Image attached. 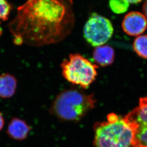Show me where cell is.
Returning a JSON list of instances; mask_svg holds the SVG:
<instances>
[{
    "label": "cell",
    "instance_id": "cell-9",
    "mask_svg": "<svg viewBox=\"0 0 147 147\" xmlns=\"http://www.w3.org/2000/svg\"><path fill=\"white\" fill-rule=\"evenodd\" d=\"M93 59L97 65L106 67L112 64L115 59V51L111 46L102 45L95 48L93 53Z\"/></svg>",
    "mask_w": 147,
    "mask_h": 147
},
{
    "label": "cell",
    "instance_id": "cell-16",
    "mask_svg": "<svg viewBox=\"0 0 147 147\" xmlns=\"http://www.w3.org/2000/svg\"><path fill=\"white\" fill-rule=\"evenodd\" d=\"M125 1H126L127 2H128L129 3H140L142 0H124Z\"/></svg>",
    "mask_w": 147,
    "mask_h": 147
},
{
    "label": "cell",
    "instance_id": "cell-11",
    "mask_svg": "<svg viewBox=\"0 0 147 147\" xmlns=\"http://www.w3.org/2000/svg\"><path fill=\"white\" fill-rule=\"evenodd\" d=\"M133 47L140 57L147 59V34L137 36L134 41Z\"/></svg>",
    "mask_w": 147,
    "mask_h": 147
},
{
    "label": "cell",
    "instance_id": "cell-3",
    "mask_svg": "<svg viewBox=\"0 0 147 147\" xmlns=\"http://www.w3.org/2000/svg\"><path fill=\"white\" fill-rule=\"evenodd\" d=\"M96 102L93 94L68 90L61 92L56 97L52 111L63 121H79L95 107Z\"/></svg>",
    "mask_w": 147,
    "mask_h": 147
},
{
    "label": "cell",
    "instance_id": "cell-10",
    "mask_svg": "<svg viewBox=\"0 0 147 147\" xmlns=\"http://www.w3.org/2000/svg\"><path fill=\"white\" fill-rule=\"evenodd\" d=\"M17 80L9 74L0 75V98H9L12 97L16 90Z\"/></svg>",
    "mask_w": 147,
    "mask_h": 147
},
{
    "label": "cell",
    "instance_id": "cell-7",
    "mask_svg": "<svg viewBox=\"0 0 147 147\" xmlns=\"http://www.w3.org/2000/svg\"><path fill=\"white\" fill-rule=\"evenodd\" d=\"M122 28L124 32L129 35H140L147 29V18L140 12H130L124 17Z\"/></svg>",
    "mask_w": 147,
    "mask_h": 147
},
{
    "label": "cell",
    "instance_id": "cell-15",
    "mask_svg": "<svg viewBox=\"0 0 147 147\" xmlns=\"http://www.w3.org/2000/svg\"><path fill=\"white\" fill-rule=\"evenodd\" d=\"M142 10H143V13H144L145 16L147 17V0L145 1L142 7Z\"/></svg>",
    "mask_w": 147,
    "mask_h": 147
},
{
    "label": "cell",
    "instance_id": "cell-5",
    "mask_svg": "<svg viewBox=\"0 0 147 147\" xmlns=\"http://www.w3.org/2000/svg\"><path fill=\"white\" fill-rule=\"evenodd\" d=\"M114 29L110 20L93 13L84 27V37L89 45L94 47L105 44L112 36Z\"/></svg>",
    "mask_w": 147,
    "mask_h": 147
},
{
    "label": "cell",
    "instance_id": "cell-12",
    "mask_svg": "<svg viewBox=\"0 0 147 147\" xmlns=\"http://www.w3.org/2000/svg\"><path fill=\"white\" fill-rule=\"evenodd\" d=\"M129 4L124 0H110L109 1L110 8L117 14L125 13L128 10Z\"/></svg>",
    "mask_w": 147,
    "mask_h": 147
},
{
    "label": "cell",
    "instance_id": "cell-8",
    "mask_svg": "<svg viewBox=\"0 0 147 147\" xmlns=\"http://www.w3.org/2000/svg\"><path fill=\"white\" fill-rule=\"evenodd\" d=\"M30 130V127L25 121L15 117L9 123L6 133L12 140L21 141L27 139Z\"/></svg>",
    "mask_w": 147,
    "mask_h": 147
},
{
    "label": "cell",
    "instance_id": "cell-1",
    "mask_svg": "<svg viewBox=\"0 0 147 147\" xmlns=\"http://www.w3.org/2000/svg\"><path fill=\"white\" fill-rule=\"evenodd\" d=\"M75 22L72 0H27L8 27L16 45L40 47L64 40Z\"/></svg>",
    "mask_w": 147,
    "mask_h": 147
},
{
    "label": "cell",
    "instance_id": "cell-14",
    "mask_svg": "<svg viewBox=\"0 0 147 147\" xmlns=\"http://www.w3.org/2000/svg\"><path fill=\"white\" fill-rule=\"evenodd\" d=\"M4 119L2 113L0 112V131L3 129L4 125Z\"/></svg>",
    "mask_w": 147,
    "mask_h": 147
},
{
    "label": "cell",
    "instance_id": "cell-2",
    "mask_svg": "<svg viewBox=\"0 0 147 147\" xmlns=\"http://www.w3.org/2000/svg\"><path fill=\"white\" fill-rule=\"evenodd\" d=\"M95 147H132L134 131L125 117L110 113L94 126Z\"/></svg>",
    "mask_w": 147,
    "mask_h": 147
},
{
    "label": "cell",
    "instance_id": "cell-6",
    "mask_svg": "<svg viewBox=\"0 0 147 147\" xmlns=\"http://www.w3.org/2000/svg\"><path fill=\"white\" fill-rule=\"evenodd\" d=\"M125 117L134 131L132 147H147V95Z\"/></svg>",
    "mask_w": 147,
    "mask_h": 147
},
{
    "label": "cell",
    "instance_id": "cell-13",
    "mask_svg": "<svg viewBox=\"0 0 147 147\" xmlns=\"http://www.w3.org/2000/svg\"><path fill=\"white\" fill-rule=\"evenodd\" d=\"M11 10V5L6 0H0V20L6 21L8 19Z\"/></svg>",
    "mask_w": 147,
    "mask_h": 147
},
{
    "label": "cell",
    "instance_id": "cell-4",
    "mask_svg": "<svg viewBox=\"0 0 147 147\" xmlns=\"http://www.w3.org/2000/svg\"><path fill=\"white\" fill-rule=\"evenodd\" d=\"M63 76L73 84L87 89L97 75L99 66L79 53L70 54L61 63Z\"/></svg>",
    "mask_w": 147,
    "mask_h": 147
}]
</instances>
